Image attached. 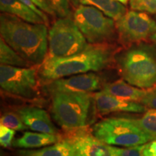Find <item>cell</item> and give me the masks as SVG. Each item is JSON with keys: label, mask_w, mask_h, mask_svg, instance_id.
Segmentation results:
<instances>
[{"label": "cell", "mask_w": 156, "mask_h": 156, "mask_svg": "<svg viewBox=\"0 0 156 156\" xmlns=\"http://www.w3.org/2000/svg\"><path fill=\"white\" fill-rule=\"evenodd\" d=\"M103 84L95 72L71 75L47 82L45 90L48 94L55 93H87L101 90Z\"/></svg>", "instance_id": "obj_10"}, {"label": "cell", "mask_w": 156, "mask_h": 156, "mask_svg": "<svg viewBox=\"0 0 156 156\" xmlns=\"http://www.w3.org/2000/svg\"><path fill=\"white\" fill-rule=\"evenodd\" d=\"M101 90L123 100L140 103L149 89L140 88L128 83L124 80H118L112 83L103 84Z\"/></svg>", "instance_id": "obj_14"}, {"label": "cell", "mask_w": 156, "mask_h": 156, "mask_svg": "<svg viewBox=\"0 0 156 156\" xmlns=\"http://www.w3.org/2000/svg\"><path fill=\"white\" fill-rule=\"evenodd\" d=\"M95 108L101 115H106L115 112L145 113L147 107L135 101L123 100L115 97L101 90L93 95Z\"/></svg>", "instance_id": "obj_12"}, {"label": "cell", "mask_w": 156, "mask_h": 156, "mask_svg": "<svg viewBox=\"0 0 156 156\" xmlns=\"http://www.w3.org/2000/svg\"><path fill=\"white\" fill-rule=\"evenodd\" d=\"M15 134V130L7 127L1 124L0 125V144L5 148H9L12 145L13 138Z\"/></svg>", "instance_id": "obj_23"}, {"label": "cell", "mask_w": 156, "mask_h": 156, "mask_svg": "<svg viewBox=\"0 0 156 156\" xmlns=\"http://www.w3.org/2000/svg\"><path fill=\"white\" fill-rule=\"evenodd\" d=\"M51 95L52 118L58 125L68 130L86 126L92 93H55Z\"/></svg>", "instance_id": "obj_4"}, {"label": "cell", "mask_w": 156, "mask_h": 156, "mask_svg": "<svg viewBox=\"0 0 156 156\" xmlns=\"http://www.w3.org/2000/svg\"><path fill=\"white\" fill-rule=\"evenodd\" d=\"M60 140H62V137L59 134L25 132L20 137L13 141L12 146L20 149H34L52 145Z\"/></svg>", "instance_id": "obj_15"}, {"label": "cell", "mask_w": 156, "mask_h": 156, "mask_svg": "<svg viewBox=\"0 0 156 156\" xmlns=\"http://www.w3.org/2000/svg\"><path fill=\"white\" fill-rule=\"evenodd\" d=\"M0 122L2 125L15 131H24L28 129L16 112L4 113L0 119Z\"/></svg>", "instance_id": "obj_21"}, {"label": "cell", "mask_w": 156, "mask_h": 156, "mask_svg": "<svg viewBox=\"0 0 156 156\" xmlns=\"http://www.w3.org/2000/svg\"><path fill=\"white\" fill-rule=\"evenodd\" d=\"M2 12L15 15L19 18L31 23L45 24L44 20L20 0H0Z\"/></svg>", "instance_id": "obj_16"}, {"label": "cell", "mask_w": 156, "mask_h": 156, "mask_svg": "<svg viewBox=\"0 0 156 156\" xmlns=\"http://www.w3.org/2000/svg\"><path fill=\"white\" fill-rule=\"evenodd\" d=\"M118 72L128 83L142 89L156 85V55L145 46L132 47L116 54Z\"/></svg>", "instance_id": "obj_3"}, {"label": "cell", "mask_w": 156, "mask_h": 156, "mask_svg": "<svg viewBox=\"0 0 156 156\" xmlns=\"http://www.w3.org/2000/svg\"><path fill=\"white\" fill-rule=\"evenodd\" d=\"M69 2L75 7L80 5L96 7L115 21L122 17L127 12L124 4L115 0H69Z\"/></svg>", "instance_id": "obj_17"}, {"label": "cell", "mask_w": 156, "mask_h": 156, "mask_svg": "<svg viewBox=\"0 0 156 156\" xmlns=\"http://www.w3.org/2000/svg\"><path fill=\"white\" fill-rule=\"evenodd\" d=\"M20 1L23 2L27 6H28L29 7H30L32 9H34V10L36 12V13H38V14L44 20L45 23H46V25H48V23H49V20H48L47 14H46V13L40 10V9H39L38 7H37L35 5L34 3H33V2L31 1V0H20Z\"/></svg>", "instance_id": "obj_29"}, {"label": "cell", "mask_w": 156, "mask_h": 156, "mask_svg": "<svg viewBox=\"0 0 156 156\" xmlns=\"http://www.w3.org/2000/svg\"><path fill=\"white\" fill-rule=\"evenodd\" d=\"M0 34L7 44L32 66H40L46 59L48 48L46 25L31 23L2 12Z\"/></svg>", "instance_id": "obj_2"}, {"label": "cell", "mask_w": 156, "mask_h": 156, "mask_svg": "<svg viewBox=\"0 0 156 156\" xmlns=\"http://www.w3.org/2000/svg\"><path fill=\"white\" fill-rule=\"evenodd\" d=\"M151 39L152 40V41H153L156 46V32L151 37Z\"/></svg>", "instance_id": "obj_30"}, {"label": "cell", "mask_w": 156, "mask_h": 156, "mask_svg": "<svg viewBox=\"0 0 156 156\" xmlns=\"http://www.w3.org/2000/svg\"><path fill=\"white\" fill-rule=\"evenodd\" d=\"M73 18L89 44H110L116 36L114 20L96 7L78 6Z\"/></svg>", "instance_id": "obj_7"}, {"label": "cell", "mask_w": 156, "mask_h": 156, "mask_svg": "<svg viewBox=\"0 0 156 156\" xmlns=\"http://www.w3.org/2000/svg\"><path fill=\"white\" fill-rule=\"evenodd\" d=\"M16 112L31 131L42 133L59 134L47 112L36 106H23L17 108Z\"/></svg>", "instance_id": "obj_13"}, {"label": "cell", "mask_w": 156, "mask_h": 156, "mask_svg": "<svg viewBox=\"0 0 156 156\" xmlns=\"http://www.w3.org/2000/svg\"><path fill=\"white\" fill-rule=\"evenodd\" d=\"M143 145H144L124 148L112 146V149L115 156H143L142 155Z\"/></svg>", "instance_id": "obj_24"}, {"label": "cell", "mask_w": 156, "mask_h": 156, "mask_svg": "<svg viewBox=\"0 0 156 156\" xmlns=\"http://www.w3.org/2000/svg\"><path fill=\"white\" fill-rule=\"evenodd\" d=\"M17 156H75L71 143L67 138L38 150H20Z\"/></svg>", "instance_id": "obj_18"}, {"label": "cell", "mask_w": 156, "mask_h": 156, "mask_svg": "<svg viewBox=\"0 0 156 156\" xmlns=\"http://www.w3.org/2000/svg\"><path fill=\"white\" fill-rule=\"evenodd\" d=\"M92 133L107 145L128 147L145 145L155 139L144 132L132 118L111 117L96 123Z\"/></svg>", "instance_id": "obj_5"}, {"label": "cell", "mask_w": 156, "mask_h": 156, "mask_svg": "<svg viewBox=\"0 0 156 156\" xmlns=\"http://www.w3.org/2000/svg\"><path fill=\"white\" fill-rule=\"evenodd\" d=\"M38 8L46 14L56 16V12L52 0H31Z\"/></svg>", "instance_id": "obj_26"}, {"label": "cell", "mask_w": 156, "mask_h": 156, "mask_svg": "<svg viewBox=\"0 0 156 156\" xmlns=\"http://www.w3.org/2000/svg\"><path fill=\"white\" fill-rule=\"evenodd\" d=\"M143 156H156V140L147 142L143 145Z\"/></svg>", "instance_id": "obj_28"}, {"label": "cell", "mask_w": 156, "mask_h": 156, "mask_svg": "<svg viewBox=\"0 0 156 156\" xmlns=\"http://www.w3.org/2000/svg\"><path fill=\"white\" fill-rule=\"evenodd\" d=\"M38 69L1 64L0 86L9 94L25 99H36L39 95Z\"/></svg>", "instance_id": "obj_8"}, {"label": "cell", "mask_w": 156, "mask_h": 156, "mask_svg": "<svg viewBox=\"0 0 156 156\" xmlns=\"http://www.w3.org/2000/svg\"><path fill=\"white\" fill-rule=\"evenodd\" d=\"M67 139L73 146L75 156H115L112 145L101 141L84 128L75 130Z\"/></svg>", "instance_id": "obj_11"}, {"label": "cell", "mask_w": 156, "mask_h": 156, "mask_svg": "<svg viewBox=\"0 0 156 156\" xmlns=\"http://www.w3.org/2000/svg\"><path fill=\"white\" fill-rule=\"evenodd\" d=\"M56 14L59 17H71L69 0H52Z\"/></svg>", "instance_id": "obj_25"}, {"label": "cell", "mask_w": 156, "mask_h": 156, "mask_svg": "<svg viewBox=\"0 0 156 156\" xmlns=\"http://www.w3.org/2000/svg\"><path fill=\"white\" fill-rule=\"evenodd\" d=\"M132 120L144 132L156 140V110L149 108L141 118L132 119Z\"/></svg>", "instance_id": "obj_20"}, {"label": "cell", "mask_w": 156, "mask_h": 156, "mask_svg": "<svg viewBox=\"0 0 156 156\" xmlns=\"http://www.w3.org/2000/svg\"><path fill=\"white\" fill-rule=\"evenodd\" d=\"M140 103L147 108L156 110V87L148 90L147 94L140 101Z\"/></svg>", "instance_id": "obj_27"}, {"label": "cell", "mask_w": 156, "mask_h": 156, "mask_svg": "<svg viewBox=\"0 0 156 156\" xmlns=\"http://www.w3.org/2000/svg\"><path fill=\"white\" fill-rule=\"evenodd\" d=\"M132 10L156 15V0H129Z\"/></svg>", "instance_id": "obj_22"}, {"label": "cell", "mask_w": 156, "mask_h": 156, "mask_svg": "<svg viewBox=\"0 0 156 156\" xmlns=\"http://www.w3.org/2000/svg\"><path fill=\"white\" fill-rule=\"evenodd\" d=\"M115 1L119 2L124 4V5H126V4H127V2H128V0H115Z\"/></svg>", "instance_id": "obj_31"}, {"label": "cell", "mask_w": 156, "mask_h": 156, "mask_svg": "<svg viewBox=\"0 0 156 156\" xmlns=\"http://www.w3.org/2000/svg\"><path fill=\"white\" fill-rule=\"evenodd\" d=\"M0 63L3 65L12 67H32L28 61L23 58L16 51L7 44L2 37L0 39Z\"/></svg>", "instance_id": "obj_19"}, {"label": "cell", "mask_w": 156, "mask_h": 156, "mask_svg": "<svg viewBox=\"0 0 156 156\" xmlns=\"http://www.w3.org/2000/svg\"><path fill=\"white\" fill-rule=\"evenodd\" d=\"M48 57L72 56L89 44L71 17L56 20L48 30Z\"/></svg>", "instance_id": "obj_6"}, {"label": "cell", "mask_w": 156, "mask_h": 156, "mask_svg": "<svg viewBox=\"0 0 156 156\" xmlns=\"http://www.w3.org/2000/svg\"><path fill=\"white\" fill-rule=\"evenodd\" d=\"M116 32L121 42L132 44L145 40L156 32V21L142 12H126L115 21Z\"/></svg>", "instance_id": "obj_9"}, {"label": "cell", "mask_w": 156, "mask_h": 156, "mask_svg": "<svg viewBox=\"0 0 156 156\" xmlns=\"http://www.w3.org/2000/svg\"><path fill=\"white\" fill-rule=\"evenodd\" d=\"M116 50L112 44H89L80 52L66 57H46L38 68L46 83L71 75L99 72L114 63Z\"/></svg>", "instance_id": "obj_1"}]
</instances>
